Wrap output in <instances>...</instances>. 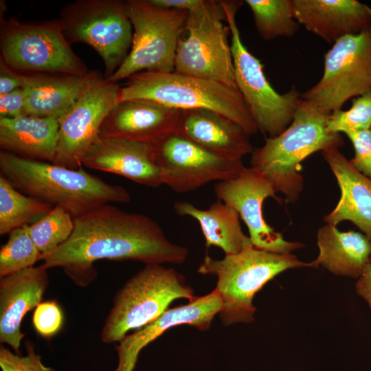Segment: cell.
<instances>
[{"mask_svg":"<svg viewBox=\"0 0 371 371\" xmlns=\"http://www.w3.org/2000/svg\"><path fill=\"white\" fill-rule=\"evenodd\" d=\"M356 292L371 308V263L365 267L356 283Z\"/></svg>","mask_w":371,"mask_h":371,"instance_id":"37","label":"cell"},{"mask_svg":"<svg viewBox=\"0 0 371 371\" xmlns=\"http://www.w3.org/2000/svg\"><path fill=\"white\" fill-rule=\"evenodd\" d=\"M162 185L188 192L213 181L237 177L245 168L242 159L216 156L174 132L153 145Z\"/></svg>","mask_w":371,"mask_h":371,"instance_id":"14","label":"cell"},{"mask_svg":"<svg viewBox=\"0 0 371 371\" xmlns=\"http://www.w3.org/2000/svg\"><path fill=\"white\" fill-rule=\"evenodd\" d=\"M58 20L23 23L14 19L1 25V58L19 73L84 76L87 67L74 53Z\"/></svg>","mask_w":371,"mask_h":371,"instance_id":"9","label":"cell"},{"mask_svg":"<svg viewBox=\"0 0 371 371\" xmlns=\"http://www.w3.org/2000/svg\"><path fill=\"white\" fill-rule=\"evenodd\" d=\"M53 206L25 194L0 175V235L30 225L48 214Z\"/></svg>","mask_w":371,"mask_h":371,"instance_id":"27","label":"cell"},{"mask_svg":"<svg viewBox=\"0 0 371 371\" xmlns=\"http://www.w3.org/2000/svg\"><path fill=\"white\" fill-rule=\"evenodd\" d=\"M370 263H371V258H370Z\"/></svg>","mask_w":371,"mask_h":371,"instance_id":"39","label":"cell"},{"mask_svg":"<svg viewBox=\"0 0 371 371\" xmlns=\"http://www.w3.org/2000/svg\"><path fill=\"white\" fill-rule=\"evenodd\" d=\"M300 267L313 266L292 254L271 252L250 245L223 259L206 255L197 271L216 276L215 289L222 303L218 315L223 324L231 325L252 322L256 310L253 304L256 294L278 274Z\"/></svg>","mask_w":371,"mask_h":371,"instance_id":"4","label":"cell"},{"mask_svg":"<svg viewBox=\"0 0 371 371\" xmlns=\"http://www.w3.org/2000/svg\"><path fill=\"white\" fill-rule=\"evenodd\" d=\"M222 308L218 291L196 297L187 304L168 308L144 327L125 336L115 347L118 363L115 371H133L141 350L167 330L187 324L200 330L209 329Z\"/></svg>","mask_w":371,"mask_h":371,"instance_id":"16","label":"cell"},{"mask_svg":"<svg viewBox=\"0 0 371 371\" xmlns=\"http://www.w3.org/2000/svg\"><path fill=\"white\" fill-rule=\"evenodd\" d=\"M175 132L224 159H242L254 150L249 135L242 126L211 110H180Z\"/></svg>","mask_w":371,"mask_h":371,"instance_id":"20","label":"cell"},{"mask_svg":"<svg viewBox=\"0 0 371 371\" xmlns=\"http://www.w3.org/2000/svg\"><path fill=\"white\" fill-rule=\"evenodd\" d=\"M218 199L233 207L246 224L252 245L260 249L291 254L303 245L286 240L265 221L262 212L264 201L272 197L280 201L271 183L257 169L245 168L236 178L219 181L214 186Z\"/></svg>","mask_w":371,"mask_h":371,"instance_id":"15","label":"cell"},{"mask_svg":"<svg viewBox=\"0 0 371 371\" xmlns=\"http://www.w3.org/2000/svg\"><path fill=\"white\" fill-rule=\"evenodd\" d=\"M182 275L161 264H147L115 295L100 333L103 343L120 341L127 333L155 320L177 299L193 300Z\"/></svg>","mask_w":371,"mask_h":371,"instance_id":"6","label":"cell"},{"mask_svg":"<svg viewBox=\"0 0 371 371\" xmlns=\"http://www.w3.org/2000/svg\"><path fill=\"white\" fill-rule=\"evenodd\" d=\"M58 130V120L52 117H0V146L3 151L22 158L52 163Z\"/></svg>","mask_w":371,"mask_h":371,"instance_id":"23","label":"cell"},{"mask_svg":"<svg viewBox=\"0 0 371 371\" xmlns=\"http://www.w3.org/2000/svg\"><path fill=\"white\" fill-rule=\"evenodd\" d=\"M352 144L355 156L350 164L371 179V129L346 135Z\"/></svg>","mask_w":371,"mask_h":371,"instance_id":"34","label":"cell"},{"mask_svg":"<svg viewBox=\"0 0 371 371\" xmlns=\"http://www.w3.org/2000/svg\"><path fill=\"white\" fill-rule=\"evenodd\" d=\"M329 115L301 98L291 124L278 135L266 137L251 154V167L258 170L288 203L296 202L303 190L302 161L316 152L339 149L344 144L340 133L329 131Z\"/></svg>","mask_w":371,"mask_h":371,"instance_id":"3","label":"cell"},{"mask_svg":"<svg viewBox=\"0 0 371 371\" xmlns=\"http://www.w3.org/2000/svg\"><path fill=\"white\" fill-rule=\"evenodd\" d=\"M25 115V93L23 88L0 95V117L14 118Z\"/></svg>","mask_w":371,"mask_h":371,"instance_id":"35","label":"cell"},{"mask_svg":"<svg viewBox=\"0 0 371 371\" xmlns=\"http://www.w3.org/2000/svg\"><path fill=\"white\" fill-rule=\"evenodd\" d=\"M82 165L151 188L162 185L153 145L148 144L99 135L83 157Z\"/></svg>","mask_w":371,"mask_h":371,"instance_id":"18","label":"cell"},{"mask_svg":"<svg viewBox=\"0 0 371 371\" xmlns=\"http://www.w3.org/2000/svg\"><path fill=\"white\" fill-rule=\"evenodd\" d=\"M70 237L54 250L42 254L47 268L60 267L79 286L95 277L100 260H135L147 264L185 262L188 250L166 236L150 217L106 204L74 218Z\"/></svg>","mask_w":371,"mask_h":371,"instance_id":"1","label":"cell"},{"mask_svg":"<svg viewBox=\"0 0 371 371\" xmlns=\"http://www.w3.org/2000/svg\"><path fill=\"white\" fill-rule=\"evenodd\" d=\"M341 190L335 207L324 216L326 224L354 223L371 242V179L355 169L337 148L322 151Z\"/></svg>","mask_w":371,"mask_h":371,"instance_id":"22","label":"cell"},{"mask_svg":"<svg viewBox=\"0 0 371 371\" xmlns=\"http://www.w3.org/2000/svg\"><path fill=\"white\" fill-rule=\"evenodd\" d=\"M59 21L70 44L86 43L100 55L106 79L130 52L133 30L125 1L77 0L63 8Z\"/></svg>","mask_w":371,"mask_h":371,"instance_id":"11","label":"cell"},{"mask_svg":"<svg viewBox=\"0 0 371 371\" xmlns=\"http://www.w3.org/2000/svg\"><path fill=\"white\" fill-rule=\"evenodd\" d=\"M1 175L18 190L52 206H60L75 218L109 203H128L123 186L107 183L82 166L71 169L0 152Z\"/></svg>","mask_w":371,"mask_h":371,"instance_id":"2","label":"cell"},{"mask_svg":"<svg viewBox=\"0 0 371 371\" xmlns=\"http://www.w3.org/2000/svg\"><path fill=\"white\" fill-rule=\"evenodd\" d=\"M319 254L313 268L322 266L336 276L359 278L371 258V242L355 231L341 232L326 224L318 229Z\"/></svg>","mask_w":371,"mask_h":371,"instance_id":"25","label":"cell"},{"mask_svg":"<svg viewBox=\"0 0 371 371\" xmlns=\"http://www.w3.org/2000/svg\"><path fill=\"white\" fill-rule=\"evenodd\" d=\"M120 88L98 72H89L76 102L58 120V141L53 164L71 169L82 166V159L99 137L104 120L118 102Z\"/></svg>","mask_w":371,"mask_h":371,"instance_id":"13","label":"cell"},{"mask_svg":"<svg viewBox=\"0 0 371 371\" xmlns=\"http://www.w3.org/2000/svg\"><path fill=\"white\" fill-rule=\"evenodd\" d=\"M27 225L12 231L7 242L1 246V278L32 267L40 260L41 254L32 240Z\"/></svg>","mask_w":371,"mask_h":371,"instance_id":"30","label":"cell"},{"mask_svg":"<svg viewBox=\"0 0 371 371\" xmlns=\"http://www.w3.org/2000/svg\"><path fill=\"white\" fill-rule=\"evenodd\" d=\"M257 32L265 41L291 37L298 31L293 0H246Z\"/></svg>","mask_w":371,"mask_h":371,"instance_id":"28","label":"cell"},{"mask_svg":"<svg viewBox=\"0 0 371 371\" xmlns=\"http://www.w3.org/2000/svg\"><path fill=\"white\" fill-rule=\"evenodd\" d=\"M156 6L190 12L202 4L203 0H149Z\"/></svg>","mask_w":371,"mask_h":371,"instance_id":"38","label":"cell"},{"mask_svg":"<svg viewBox=\"0 0 371 371\" xmlns=\"http://www.w3.org/2000/svg\"><path fill=\"white\" fill-rule=\"evenodd\" d=\"M231 32V51L236 82L258 128L267 137L283 132L293 121L301 99L293 87L285 93H278L267 78L264 67L243 44L236 21L243 4L240 1H221Z\"/></svg>","mask_w":371,"mask_h":371,"instance_id":"7","label":"cell"},{"mask_svg":"<svg viewBox=\"0 0 371 371\" xmlns=\"http://www.w3.org/2000/svg\"><path fill=\"white\" fill-rule=\"evenodd\" d=\"M148 100L179 110L207 109L232 120L249 135L258 128L238 89L221 82L179 74L142 71L120 88L118 102Z\"/></svg>","mask_w":371,"mask_h":371,"instance_id":"5","label":"cell"},{"mask_svg":"<svg viewBox=\"0 0 371 371\" xmlns=\"http://www.w3.org/2000/svg\"><path fill=\"white\" fill-rule=\"evenodd\" d=\"M56 74L25 75V115L57 120L74 106L89 76Z\"/></svg>","mask_w":371,"mask_h":371,"instance_id":"24","label":"cell"},{"mask_svg":"<svg viewBox=\"0 0 371 371\" xmlns=\"http://www.w3.org/2000/svg\"><path fill=\"white\" fill-rule=\"evenodd\" d=\"M180 110L133 99L118 102L104 120L100 135L154 145L176 131Z\"/></svg>","mask_w":371,"mask_h":371,"instance_id":"17","label":"cell"},{"mask_svg":"<svg viewBox=\"0 0 371 371\" xmlns=\"http://www.w3.org/2000/svg\"><path fill=\"white\" fill-rule=\"evenodd\" d=\"M64 316L59 305L54 301L41 302L32 316L34 329L41 336L49 339L62 328Z\"/></svg>","mask_w":371,"mask_h":371,"instance_id":"32","label":"cell"},{"mask_svg":"<svg viewBox=\"0 0 371 371\" xmlns=\"http://www.w3.org/2000/svg\"><path fill=\"white\" fill-rule=\"evenodd\" d=\"M221 1L203 0L188 12V35L179 41L175 71L221 82L238 89L228 36L230 29Z\"/></svg>","mask_w":371,"mask_h":371,"instance_id":"10","label":"cell"},{"mask_svg":"<svg viewBox=\"0 0 371 371\" xmlns=\"http://www.w3.org/2000/svg\"><path fill=\"white\" fill-rule=\"evenodd\" d=\"M27 355L21 356L4 346L0 348V367L2 371H54L43 365L31 341L26 343Z\"/></svg>","mask_w":371,"mask_h":371,"instance_id":"33","label":"cell"},{"mask_svg":"<svg viewBox=\"0 0 371 371\" xmlns=\"http://www.w3.org/2000/svg\"><path fill=\"white\" fill-rule=\"evenodd\" d=\"M174 209L177 214L190 216L198 221L207 247L215 246L225 255H231L252 245L249 237L242 230L237 211L220 200L207 210L199 209L187 201L176 202Z\"/></svg>","mask_w":371,"mask_h":371,"instance_id":"26","label":"cell"},{"mask_svg":"<svg viewBox=\"0 0 371 371\" xmlns=\"http://www.w3.org/2000/svg\"><path fill=\"white\" fill-rule=\"evenodd\" d=\"M133 34L130 52L106 80L117 83L142 71H175L176 52L188 12L156 6L149 0L125 1Z\"/></svg>","mask_w":371,"mask_h":371,"instance_id":"8","label":"cell"},{"mask_svg":"<svg viewBox=\"0 0 371 371\" xmlns=\"http://www.w3.org/2000/svg\"><path fill=\"white\" fill-rule=\"evenodd\" d=\"M74 218L65 209L54 206L37 221L27 225L29 234L41 255L64 243L71 235Z\"/></svg>","mask_w":371,"mask_h":371,"instance_id":"29","label":"cell"},{"mask_svg":"<svg viewBox=\"0 0 371 371\" xmlns=\"http://www.w3.org/2000/svg\"><path fill=\"white\" fill-rule=\"evenodd\" d=\"M371 91V27L336 41L324 56L322 78L301 98L322 112L340 110Z\"/></svg>","mask_w":371,"mask_h":371,"instance_id":"12","label":"cell"},{"mask_svg":"<svg viewBox=\"0 0 371 371\" xmlns=\"http://www.w3.org/2000/svg\"><path fill=\"white\" fill-rule=\"evenodd\" d=\"M47 268L32 267L0 280V341L21 355L23 318L43 299L48 284Z\"/></svg>","mask_w":371,"mask_h":371,"instance_id":"19","label":"cell"},{"mask_svg":"<svg viewBox=\"0 0 371 371\" xmlns=\"http://www.w3.org/2000/svg\"><path fill=\"white\" fill-rule=\"evenodd\" d=\"M328 128L331 132L346 135L371 129V91L354 98L349 109L331 113Z\"/></svg>","mask_w":371,"mask_h":371,"instance_id":"31","label":"cell"},{"mask_svg":"<svg viewBox=\"0 0 371 371\" xmlns=\"http://www.w3.org/2000/svg\"><path fill=\"white\" fill-rule=\"evenodd\" d=\"M295 20L328 43L371 27V8L356 0H293Z\"/></svg>","mask_w":371,"mask_h":371,"instance_id":"21","label":"cell"},{"mask_svg":"<svg viewBox=\"0 0 371 371\" xmlns=\"http://www.w3.org/2000/svg\"><path fill=\"white\" fill-rule=\"evenodd\" d=\"M25 78V74L14 71L0 59V95L22 88Z\"/></svg>","mask_w":371,"mask_h":371,"instance_id":"36","label":"cell"}]
</instances>
